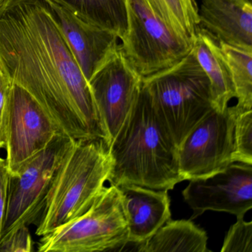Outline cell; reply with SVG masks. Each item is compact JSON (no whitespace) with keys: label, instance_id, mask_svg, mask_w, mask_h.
<instances>
[{"label":"cell","instance_id":"cell-1","mask_svg":"<svg viewBox=\"0 0 252 252\" xmlns=\"http://www.w3.org/2000/svg\"><path fill=\"white\" fill-rule=\"evenodd\" d=\"M0 70L27 91L59 132L71 139H110L87 82L47 0L0 5Z\"/></svg>","mask_w":252,"mask_h":252},{"label":"cell","instance_id":"cell-2","mask_svg":"<svg viewBox=\"0 0 252 252\" xmlns=\"http://www.w3.org/2000/svg\"><path fill=\"white\" fill-rule=\"evenodd\" d=\"M111 185L173 189L184 181L178 147L141 86L136 103L108 147Z\"/></svg>","mask_w":252,"mask_h":252},{"label":"cell","instance_id":"cell-3","mask_svg":"<svg viewBox=\"0 0 252 252\" xmlns=\"http://www.w3.org/2000/svg\"><path fill=\"white\" fill-rule=\"evenodd\" d=\"M111 168L108 146L104 141L74 140L53 180L36 235L48 234L88 210L102 192Z\"/></svg>","mask_w":252,"mask_h":252},{"label":"cell","instance_id":"cell-4","mask_svg":"<svg viewBox=\"0 0 252 252\" xmlns=\"http://www.w3.org/2000/svg\"><path fill=\"white\" fill-rule=\"evenodd\" d=\"M141 86L178 147L215 109L210 82L191 50L173 65L142 77Z\"/></svg>","mask_w":252,"mask_h":252},{"label":"cell","instance_id":"cell-5","mask_svg":"<svg viewBox=\"0 0 252 252\" xmlns=\"http://www.w3.org/2000/svg\"><path fill=\"white\" fill-rule=\"evenodd\" d=\"M128 228L119 187H104L80 216L42 236L41 252H94L116 250L128 244Z\"/></svg>","mask_w":252,"mask_h":252},{"label":"cell","instance_id":"cell-6","mask_svg":"<svg viewBox=\"0 0 252 252\" xmlns=\"http://www.w3.org/2000/svg\"><path fill=\"white\" fill-rule=\"evenodd\" d=\"M73 141L57 134L46 147L9 175L1 240L20 227L29 226L40 218L56 172Z\"/></svg>","mask_w":252,"mask_h":252},{"label":"cell","instance_id":"cell-7","mask_svg":"<svg viewBox=\"0 0 252 252\" xmlns=\"http://www.w3.org/2000/svg\"><path fill=\"white\" fill-rule=\"evenodd\" d=\"M124 3L126 31L120 48L142 77L173 65L191 51L192 45L168 29L144 0Z\"/></svg>","mask_w":252,"mask_h":252},{"label":"cell","instance_id":"cell-8","mask_svg":"<svg viewBox=\"0 0 252 252\" xmlns=\"http://www.w3.org/2000/svg\"><path fill=\"white\" fill-rule=\"evenodd\" d=\"M234 122L232 107L216 109L194 126L178 147L183 180L206 178L234 162Z\"/></svg>","mask_w":252,"mask_h":252},{"label":"cell","instance_id":"cell-9","mask_svg":"<svg viewBox=\"0 0 252 252\" xmlns=\"http://www.w3.org/2000/svg\"><path fill=\"white\" fill-rule=\"evenodd\" d=\"M141 83L142 76L128 61L120 46L90 79L88 84L110 143L136 103Z\"/></svg>","mask_w":252,"mask_h":252},{"label":"cell","instance_id":"cell-10","mask_svg":"<svg viewBox=\"0 0 252 252\" xmlns=\"http://www.w3.org/2000/svg\"><path fill=\"white\" fill-rule=\"evenodd\" d=\"M57 134L58 129L39 103L23 88L11 83L5 147L9 175L46 147Z\"/></svg>","mask_w":252,"mask_h":252},{"label":"cell","instance_id":"cell-11","mask_svg":"<svg viewBox=\"0 0 252 252\" xmlns=\"http://www.w3.org/2000/svg\"><path fill=\"white\" fill-rule=\"evenodd\" d=\"M182 194L193 210L191 220L209 210L244 218L252 208V165L234 162L211 176L189 180Z\"/></svg>","mask_w":252,"mask_h":252},{"label":"cell","instance_id":"cell-12","mask_svg":"<svg viewBox=\"0 0 252 252\" xmlns=\"http://www.w3.org/2000/svg\"><path fill=\"white\" fill-rule=\"evenodd\" d=\"M87 82L120 46L119 36L87 20L61 0H47Z\"/></svg>","mask_w":252,"mask_h":252},{"label":"cell","instance_id":"cell-13","mask_svg":"<svg viewBox=\"0 0 252 252\" xmlns=\"http://www.w3.org/2000/svg\"><path fill=\"white\" fill-rule=\"evenodd\" d=\"M128 228V243H142L171 219L170 197L166 189L135 184L119 186Z\"/></svg>","mask_w":252,"mask_h":252},{"label":"cell","instance_id":"cell-14","mask_svg":"<svg viewBox=\"0 0 252 252\" xmlns=\"http://www.w3.org/2000/svg\"><path fill=\"white\" fill-rule=\"evenodd\" d=\"M198 29L220 43L252 48L251 0H197Z\"/></svg>","mask_w":252,"mask_h":252},{"label":"cell","instance_id":"cell-15","mask_svg":"<svg viewBox=\"0 0 252 252\" xmlns=\"http://www.w3.org/2000/svg\"><path fill=\"white\" fill-rule=\"evenodd\" d=\"M191 51L210 82L215 109L222 111L235 98V91L219 42L206 31L197 28Z\"/></svg>","mask_w":252,"mask_h":252},{"label":"cell","instance_id":"cell-16","mask_svg":"<svg viewBox=\"0 0 252 252\" xmlns=\"http://www.w3.org/2000/svg\"><path fill=\"white\" fill-rule=\"evenodd\" d=\"M206 231L191 220H169L151 237L136 244L139 252H207Z\"/></svg>","mask_w":252,"mask_h":252},{"label":"cell","instance_id":"cell-17","mask_svg":"<svg viewBox=\"0 0 252 252\" xmlns=\"http://www.w3.org/2000/svg\"><path fill=\"white\" fill-rule=\"evenodd\" d=\"M174 33L192 45L198 27L197 0H144Z\"/></svg>","mask_w":252,"mask_h":252},{"label":"cell","instance_id":"cell-18","mask_svg":"<svg viewBox=\"0 0 252 252\" xmlns=\"http://www.w3.org/2000/svg\"><path fill=\"white\" fill-rule=\"evenodd\" d=\"M88 21L123 39L126 31L124 0H61Z\"/></svg>","mask_w":252,"mask_h":252},{"label":"cell","instance_id":"cell-19","mask_svg":"<svg viewBox=\"0 0 252 252\" xmlns=\"http://www.w3.org/2000/svg\"><path fill=\"white\" fill-rule=\"evenodd\" d=\"M229 67L238 110H252V48L220 43Z\"/></svg>","mask_w":252,"mask_h":252},{"label":"cell","instance_id":"cell-20","mask_svg":"<svg viewBox=\"0 0 252 252\" xmlns=\"http://www.w3.org/2000/svg\"><path fill=\"white\" fill-rule=\"evenodd\" d=\"M235 112L234 122V162L252 165V110H240L232 106Z\"/></svg>","mask_w":252,"mask_h":252},{"label":"cell","instance_id":"cell-21","mask_svg":"<svg viewBox=\"0 0 252 252\" xmlns=\"http://www.w3.org/2000/svg\"><path fill=\"white\" fill-rule=\"evenodd\" d=\"M221 252H252V221L237 218L224 239Z\"/></svg>","mask_w":252,"mask_h":252},{"label":"cell","instance_id":"cell-22","mask_svg":"<svg viewBox=\"0 0 252 252\" xmlns=\"http://www.w3.org/2000/svg\"><path fill=\"white\" fill-rule=\"evenodd\" d=\"M33 242L29 226L20 227L5 238L0 240V252H32Z\"/></svg>","mask_w":252,"mask_h":252},{"label":"cell","instance_id":"cell-23","mask_svg":"<svg viewBox=\"0 0 252 252\" xmlns=\"http://www.w3.org/2000/svg\"><path fill=\"white\" fill-rule=\"evenodd\" d=\"M10 87L11 83L0 70V150L5 149L6 143Z\"/></svg>","mask_w":252,"mask_h":252},{"label":"cell","instance_id":"cell-24","mask_svg":"<svg viewBox=\"0 0 252 252\" xmlns=\"http://www.w3.org/2000/svg\"><path fill=\"white\" fill-rule=\"evenodd\" d=\"M8 182L9 173L6 160L5 158L0 156V240L2 237V227L6 212Z\"/></svg>","mask_w":252,"mask_h":252},{"label":"cell","instance_id":"cell-25","mask_svg":"<svg viewBox=\"0 0 252 252\" xmlns=\"http://www.w3.org/2000/svg\"><path fill=\"white\" fill-rule=\"evenodd\" d=\"M4 1H5V0H0V5H1Z\"/></svg>","mask_w":252,"mask_h":252}]
</instances>
